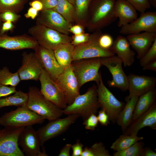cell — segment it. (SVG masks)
Instances as JSON below:
<instances>
[{"instance_id":"1","label":"cell","mask_w":156,"mask_h":156,"mask_svg":"<svg viewBox=\"0 0 156 156\" xmlns=\"http://www.w3.org/2000/svg\"><path fill=\"white\" fill-rule=\"evenodd\" d=\"M100 107L97 87L93 85L89 88L85 93L77 96L71 104L63 109V114L68 115L78 114L84 121L92 114H96Z\"/></svg>"},{"instance_id":"2","label":"cell","mask_w":156,"mask_h":156,"mask_svg":"<svg viewBox=\"0 0 156 156\" xmlns=\"http://www.w3.org/2000/svg\"><path fill=\"white\" fill-rule=\"evenodd\" d=\"M27 104L18 107L14 110L5 113L0 117V125L18 128L41 124L45 118L29 109Z\"/></svg>"},{"instance_id":"3","label":"cell","mask_w":156,"mask_h":156,"mask_svg":"<svg viewBox=\"0 0 156 156\" xmlns=\"http://www.w3.org/2000/svg\"><path fill=\"white\" fill-rule=\"evenodd\" d=\"M27 107L51 121L60 117L63 110L47 99L37 87L31 86L28 90Z\"/></svg>"},{"instance_id":"4","label":"cell","mask_w":156,"mask_h":156,"mask_svg":"<svg viewBox=\"0 0 156 156\" xmlns=\"http://www.w3.org/2000/svg\"><path fill=\"white\" fill-rule=\"evenodd\" d=\"M116 0H95L91 8L88 26L92 31H98L117 18L114 12Z\"/></svg>"},{"instance_id":"5","label":"cell","mask_w":156,"mask_h":156,"mask_svg":"<svg viewBox=\"0 0 156 156\" xmlns=\"http://www.w3.org/2000/svg\"><path fill=\"white\" fill-rule=\"evenodd\" d=\"M28 32L39 45L53 50L61 44L71 43L72 41L68 35L41 25L36 24L29 28Z\"/></svg>"},{"instance_id":"6","label":"cell","mask_w":156,"mask_h":156,"mask_svg":"<svg viewBox=\"0 0 156 156\" xmlns=\"http://www.w3.org/2000/svg\"><path fill=\"white\" fill-rule=\"evenodd\" d=\"M80 87L88 82L98 84L101 75L99 72L101 66L100 58L83 59L73 61L71 65Z\"/></svg>"},{"instance_id":"7","label":"cell","mask_w":156,"mask_h":156,"mask_svg":"<svg viewBox=\"0 0 156 156\" xmlns=\"http://www.w3.org/2000/svg\"><path fill=\"white\" fill-rule=\"evenodd\" d=\"M101 34L99 31H96L90 35L87 42L75 47L73 61L81 59L101 58L115 55V54L111 49H104L99 46L98 39Z\"/></svg>"},{"instance_id":"8","label":"cell","mask_w":156,"mask_h":156,"mask_svg":"<svg viewBox=\"0 0 156 156\" xmlns=\"http://www.w3.org/2000/svg\"><path fill=\"white\" fill-rule=\"evenodd\" d=\"M97 85L98 98L100 107L108 114L110 120L115 123L116 122L119 114L125 104L123 102L118 100L105 86L102 77Z\"/></svg>"},{"instance_id":"9","label":"cell","mask_w":156,"mask_h":156,"mask_svg":"<svg viewBox=\"0 0 156 156\" xmlns=\"http://www.w3.org/2000/svg\"><path fill=\"white\" fill-rule=\"evenodd\" d=\"M80 116L77 114L68 115L63 118H60L49 122L40 128L37 131L39 135L41 146L48 140L62 134Z\"/></svg>"},{"instance_id":"10","label":"cell","mask_w":156,"mask_h":156,"mask_svg":"<svg viewBox=\"0 0 156 156\" xmlns=\"http://www.w3.org/2000/svg\"><path fill=\"white\" fill-rule=\"evenodd\" d=\"M101 66L106 67L111 73L112 79L107 82L110 87L118 88L123 91L128 90V76L123 70L122 60L116 55L100 58Z\"/></svg>"},{"instance_id":"11","label":"cell","mask_w":156,"mask_h":156,"mask_svg":"<svg viewBox=\"0 0 156 156\" xmlns=\"http://www.w3.org/2000/svg\"><path fill=\"white\" fill-rule=\"evenodd\" d=\"M25 127H5L0 129V156L25 155L18 143L19 136Z\"/></svg>"},{"instance_id":"12","label":"cell","mask_w":156,"mask_h":156,"mask_svg":"<svg viewBox=\"0 0 156 156\" xmlns=\"http://www.w3.org/2000/svg\"><path fill=\"white\" fill-rule=\"evenodd\" d=\"M55 81L68 105L80 94V88L71 66L65 68Z\"/></svg>"},{"instance_id":"13","label":"cell","mask_w":156,"mask_h":156,"mask_svg":"<svg viewBox=\"0 0 156 156\" xmlns=\"http://www.w3.org/2000/svg\"><path fill=\"white\" fill-rule=\"evenodd\" d=\"M18 143V146L22 148V151L26 156L48 155L44 149L42 152L41 151L39 135L32 126L25 127L19 136Z\"/></svg>"},{"instance_id":"14","label":"cell","mask_w":156,"mask_h":156,"mask_svg":"<svg viewBox=\"0 0 156 156\" xmlns=\"http://www.w3.org/2000/svg\"><path fill=\"white\" fill-rule=\"evenodd\" d=\"M40 91L48 100L60 108L64 109L68 105L65 98L55 81L43 68L39 77Z\"/></svg>"},{"instance_id":"15","label":"cell","mask_w":156,"mask_h":156,"mask_svg":"<svg viewBox=\"0 0 156 156\" xmlns=\"http://www.w3.org/2000/svg\"><path fill=\"white\" fill-rule=\"evenodd\" d=\"M142 31L156 32V12L141 13L140 16L131 23L121 27L120 34L128 35Z\"/></svg>"},{"instance_id":"16","label":"cell","mask_w":156,"mask_h":156,"mask_svg":"<svg viewBox=\"0 0 156 156\" xmlns=\"http://www.w3.org/2000/svg\"><path fill=\"white\" fill-rule=\"evenodd\" d=\"M36 24L41 25L68 35L72 25L61 15L53 9L42 10L38 15Z\"/></svg>"},{"instance_id":"17","label":"cell","mask_w":156,"mask_h":156,"mask_svg":"<svg viewBox=\"0 0 156 156\" xmlns=\"http://www.w3.org/2000/svg\"><path fill=\"white\" fill-rule=\"evenodd\" d=\"M21 65L17 72L21 80L38 81L43 68L34 53L24 52Z\"/></svg>"},{"instance_id":"18","label":"cell","mask_w":156,"mask_h":156,"mask_svg":"<svg viewBox=\"0 0 156 156\" xmlns=\"http://www.w3.org/2000/svg\"><path fill=\"white\" fill-rule=\"evenodd\" d=\"M129 94L125 99L129 100L131 97L141 95L155 89L156 78L152 76L130 74L128 76Z\"/></svg>"},{"instance_id":"19","label":"cell","mask_w":156,"mask_h":156,"mask_svg":"<svg viewBox=\"0 0 156 156\" xmlns=\"http://www.w3.org/2000/svg\"><path fill=\"white\" fill-rule=\"evenodd\" d=\"M34 50V53L40 60L43 68L55 81L64 69L57 61L53 50L40 45Z\"/></svg>"},{"instance_id":"20","label":"cell","mask_w":156,"mask_h":156,"mask_svg":"<svg viewBox=\"0 0 156 156\" xmlns=\"http://www.w3.org/2000/svg\"><path fill=\"white\" fill-rule=\"evenodd\" d=\"M39 45L35 39L31 36L25 34L14 36H10L5 34L0 35V48L6 49L34 50Z\"/></svg>"},{"instance_id":"21","label":"cell","mask_w":156,"mask_h":156,"mask_svg":"<svg viewBox=\"0 0 156 156\" xmlns=\"http://www.w3.org/2000/svg\"><path fill=\"white\" fill-rule=\"evenodd\" d=\"M148 127L156 129V103L153 104L146 112L131 122L123 134L126 135L136 134L142 128Z\"/></svg>"},{"instance_id":"22","label":"cell","mask_w":156,"mask_h":156,"mask_svg":"<svg viewBox=\"0 0 156 156\" xmlns=\"http://www.w3.org/2000/svg\"><path fill=\"white\" fill-rule=\"evenodd\" d=\"M126 38L130 46L137 53V58L140 59L148 50L156 39V32H144L128 35Z\"/></svg>"},{"instance_id":"23","label":"cell","mask_w":156,"mask_h":156,"mask_svg":"<svg viewBox=\"0 0 156 156\" xmlns=\"http://www.w3.org/2000/svg\"><path fill=\"white\" fill-rule=\"evenodd\" d=\"M127 38L122 36H117L110 49L122 60L124 66H129L135 61V53L130 48Z\"/></svg>"},{"instance_id":"24","label":"cell","mask_w":156,"mask_h":156,"mask_svg":"<svg viewBox=\"0 0 156 156\" xmlns=\"http://www.w3.org/2000/svg\"><path fill=\"white\" fill-rule=\"evenodd\" d=\"M114 12L119 18L118 27L128 24L138 17L136 10L126 0H116L114 5Z\"/></svg>"},{"instance_id":"25","label":"cell","mask_w":156,"mask_h":156,"mask_svg":"<svg viewBox=\"0 0 156 156\" xmlns=\"http://www.w3.org/2000/svg\"><path fill=\"white\" fill-rule=\"evenodd\" d=\"M139 97H131L127 101L122 109L119 114L116 121L123 133L131 122L135 106Z\"/></svg>"},{"instance_id":"26","label":"cell","mask_w":156,"mask_h":156,"mask_svg":"<svg viewBox=\"0 0 156 156\" xmlns=\"http://www.w3.org/2000/svg\"><path fill=\"white\" fill-rule=\"evenodd\" d=\"M74 47L71 43L63 44L53 50L57 61L64 69L71 66Z\"/></svg>"},{"instance_id":"27","label":"cell","mask_w":156,"mask_h":156,"mask_svg":"<svg viewBox=\"0 0 156 156\" xmlns=\"http://www.w3.org/2000/svg\"><path fill=\"white\" fill-rule=\"evenodd\" d=\"M156 90H150L139 97L133 113L134 120L147 111L155 102Z\"/></svg>"},{"instance_id":"28","label":"cell","mask_w":156,"mask_h":156,"mask_svg":"<svg viewBox=\"0 0 156 156\" xmlns=\"http://www.w3.org/2000/svg\"><path fill=\"white\" fill-rule=\"evenodd\" d=\"M28 99V93L19 90L12 95L0 98V108L10 106L18 107L27 104Z\"/></svg>"},{"instance_id":"29","label":"cell","mask_w":156,"mask_h":156,"mask_svg":"<svg viewBox=\"0 0 156 156\" xmlns=\"http://www.w3.org/2000/svg\"><path fill=\"white\" fill-rule=\"evenodd\" d=\"M144 139L142 137H138L136 134L120 135L112 144L111 149L118 151L127 148L137 142Z\"/></svg>"},{"instance_id":"30","label":"cell","mask_w":156,"mask_h":156,"mask_svg":"<svg viewBox=\"0 0 156 156\" xmlns=\"http://www.w3.org/2000/svg\"><path fill=\"white\" fill-rule=\"evenodd\" d=\"M53 10L70 23L76 20L75 7L68 0H57V5Z\"/></svg>"},{"instance_id":"31","label":"cell","mask_w":156,"mask_h":156,"mask_svg":"<svg viewBox=\"0 0 156 156\" xmlns=\"http://www.w3.org/2000/svg\"><path fill=\"white\" fill-rule=\"evenodd\" d=\"M30 0H0V13L10 11L18 14Z\"/></svg>"},{"instance_id":"32","label":"cell","mask_w":156,"mask_h":156,"mask_svg":"<svg viewBox=\"0 0 156 156\" xmlns=\"http://www.w3.org/2000/svg\"><path fill=\"white\" fill-rule=\"evenodd\" d=\"M21 81L16 71L14 73L10 72L6 66L0 69V83L4 85L15 87Z\"/></svg>"},{"instance_id":"33","label":"cell","mask_w":156,"mask_h":156,"mask_svg":"<svg viewBox=\"0 0 156 156\" xmlns=\"http://www.w3.org/2000/svg\"><path fill=\"white\" fill-rule=\"evenodd\" d=\"M109 151L101 142L94 144L90 147H86L81 156H110Z\"/></svg>"},{"instance_id":"34","label":"cell","mask_w":156,"mask_h":156,"mask_svg":"<svg viewBox=\"0 0 156 156\" xmlns=\"http://www.w3.org/2000/svg\"><path fill=\"white\" fill-rule=\"evenodd\" d=\"M140 141H138L130 147L123 150L116 151L113 156H140V154L144 146V143Z\"/></svg>"},{"instance_id":"35","label":"cell","mask_w":156,"mask_h":156,"mask_svg":"<svg viewBox=\"0 0 156 156\" xmlns=\"http://www.w3.org/2000/svg\"><path fill=\"white\" fill-rule=\"evenodd\" d=\"M92 0H75L74 6L75 9L76 20L80 21L85 18Z\"/></svg>"},{"instance_id":"36","label":"cell","mask_w":156,"mask_h":156,"mask_svg":"<svg viewBox=\"0 0 156 156\" xmlns=\"http://www.w3.org/2000/svg\"><path fill=\"white\" fill-rule=\"evenodd\" d=\"M140 59V64L142 67L156 60V39L148 50Z\"/></svg>"},{"instance_id":"37","label":"cell","mask_w":156,"mask_h":156,"mask_svg":"<svg viewBox=\"0 0 156 156\" xmlns=\"http://www.w3.org/2000/svg\"><path fill=\"white\" fill-rule=\"evenodd\" d=\"M131 4L134 8L141 13L145 12L151 8L148 0H126Z\"/></svg>"},{"instance_id":"38","label":"cell","mask_w":156,"mask_h":156,"mask_svg":"<svg viewBox=\"0 0 156 156\" xmlns=\"http://www.w3.org/2000/svg\"><path fill=\"white\" fill-rule=\"evenodd\" d=\"M114 42L112 37L108 34H101L98 39V43L99 46L101 48L106 50L110 49Z\"/></svg>"},{"instance_id":"39","label":"cell","mask_w":156,"mask_h":156,"mask_svg":"<svg viewBox=\"0 0 156 156\" xmlns=\"http://www.w3.org/2000/svg\"><path fill=\"white\" fill-rule=\"evenodd\" d=\"M98 123L97 116L96 114H92L83 121V124L86 129L94 131L97 127Z\"/></svg>"},{"instance_id":"40","label":"cell","mask_w":156,"mask_h":156,"mask_svg":"<svg viewBox=\"0 0 156 156\" xmlns=\"http://www.w3.org/2000/svg\"><path fill=\"white\" fill-rule=\"evenodd\" d=\"M90 36L88 34L84 33L74 35L72 38L71 43L75 47L83 44L88 40Z\"/></svg>"},{"instance_id":"41","label":"cell","mask_w":156,"mask_h":156,"mask_svg":"<svg viewBox=\"0 0 156 156\" xmlns=\"http://www.w3.org/2000/svg\"><path fill=\"white\" fill-rule=\"evenodd\" d=\"M1 19L2 22L9 21L12 23L18 21L21 17L20 15L14 12L5 11L0 13Z\"/></svg>"},{"instance_id":"42","label":"cell","mask_w":156,"mask_h":156,"mask_svg":"<svg viewBox=\"0 0 156 156\" xmlns=\"http://www.w3.org/2000/svg\"><path fill=\"white\" fill-rule=\"evenodd\" d=\"M17 91L15 87L5 86L0 83V98L12 94Z\"/></svg>"},{"instance_id":"43","label":"cell","mask_w":156,"mask_h":156,"mask_svg":"<svg viewBox=\"0 0 156 156\" xmlns=\"http://www.w3.org/2000/svg\"><path fill=\"white\" fill-rule=\"evenodd\" d=\"M99 122L103 126H107L110 123V120L108 115L103 109L100 110L97 116Z\"/></svg>"},{"instance_id":"44","label":"cell","mask_w":156,"mask_h":156,"mask_svg":"<svg viewBox=\"0 0 156 156\" xmlns=\"http://www.w3.org/2000/svg\"><path fill=\"white\" fill-rule=\"evenodd\" d=\"M84 145L80 141H77L76 143L71 146L72 150V156H81L83 151Z\"/></svg>"},{"instance_id":"45","label":"cell","mask_w":156,"mask_h":156,"mask_svg":"<svg viewBox=\"0 0 156 156\" xmlns=\"http://www.w3.org/2000/svg\"><path fill=\"white\" fill-rule=\"evenodd\" d=\"M15 28V26L12 23L7 21L2 23L0 28V35L5 34V33L9 31L12 30Z\"/></svg>"},{"instance_id":"46","label":"cell","mask_w":156,"mask_h":156,"mask_svg":"<svg viewBox=\"0 0 156 156\" xmlns=\"http://www.w3.org/2000/svg\"><path fill=\"white\" fill-rule=\"evenodd\" d=\"M43 5V10L53 9L56 6L57 0H39Z\"/></svg>"},{"instance_id":"47","label":"cell","mask_w":156,"mask_h":156,"mask_svg":"<svg viewBox=\"0 0 156 156\" xmlns=\"http://www.w3.org/2000/svg\"><path fill=\"white\" fill-rule=\"evenodd\" d=\"M69 31L74 35H78L84 33V28L82 25L79 24L72 25L69 29Z\"/></svg>"},{"instance_id":"48","label":"cell","mask_w":156,"mask_h":156,"mask_svg":"<svg viewBox=\"0 0 156 156\" xmlns=\"http://www.w3.org/2000/svg\"><path fill=\"white\" fill-rule=\"evenodd\" d=\"M38 11L34 8L31 7L28 10L27 12L25 14V17L27 18L35 19L37 16Z\"/></svg>"},{"instance_id":"49","label":"cell","mask_w":156,"mask_h":156,"mask_svg":"<svg viewBox=\"0 0 156 156\" xmlns=\"http://www.w3.org/2000/svg\"><path fill=\"white\" fill-rule=\"evenodd\" d=\"M29 5L38 12L41 11L43 9L42 3L39 0H33L29 3Z\"/></svg>"},{"instance_id":"50","label":"cell","mask_w":156,"mask_h":156,"mask_svg":"<svg viewBox=\"0 0 156 156\" xmlns=\"http://www.w3.org/2000/svg\"><path fill=\"white\" fill-rule=\"evenodd\" d=\"M72 145L67 144L60 150L59 156H70V151Z\"/></svg>"},{"instance_id":"51","label":"cell","mask_w":156,"mask_h":156,"mask_svg":"<svg viewBox=\"0 0 156 156\" xmlns=\"http://www.w3.org/2000/svg\"><path fill=\"white\" fill-rule=\"evenodd\" d=\"M156 153L149 147L143 148L141 151L140 156H156Z\"/></svg>"},{"instance_id":"52","label":"cell","mask_w":156,"mask_h":156,"mask_svg":"<svg viewBox=\"0 0 156 156\" xmlns=\"http://www.w3.org/2000/svg\"><path fill=\"white\" fill-rule=\"evenodd\" d=\"M142 67L144 70H149L156 71V60L149 63Z\"/></svg>"},{"instance_id":"53","label":"cell","mask_w":156,"mask_h":156,"mask_svg":"<svg viewBox=\"0 0 156 156\" xmlns=\"http://www.w3.org/2000/svg\"><path fill=\"white\" fill-rule=\"evenodd\" d=\"M148 1L151 5L156 8V0H148Z\"/></svg>"},{"instance_id":"54","label":"cell","mask_w":156,"mask_h":156,"mask_svg":"<svg viewBox=\"0 0 156 156\" xmlns=\"http://www.w3.org/2000/svg\"><path fill=\"white\" fill-rule=\"evenodd\" d=\"M70 3L74 5L75 0H68Z\"/></svg>"},{"instance_id":"55","label":"cell","mask_w":156,"mask_h":156,"mask_svg":"<svg viewBox=\"0 0 156 156\" xmlns=\"http://www.w3.org/2000/svg\"><path fill=\"white\" fill-rule=\"evenodd\" d=\"M2 22H3L1 19V16H0V28L1 27L2 24Z\"/></svg>"}]
</instances>
